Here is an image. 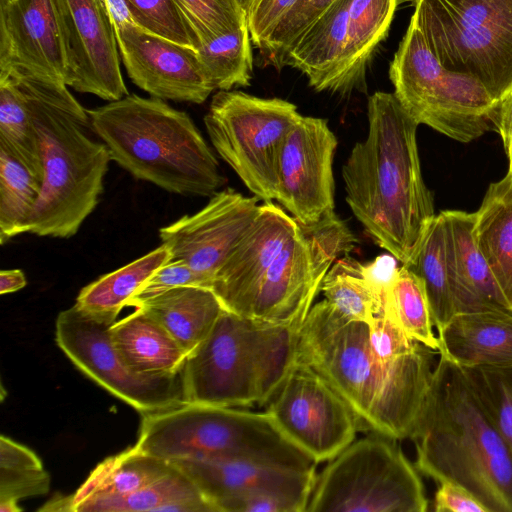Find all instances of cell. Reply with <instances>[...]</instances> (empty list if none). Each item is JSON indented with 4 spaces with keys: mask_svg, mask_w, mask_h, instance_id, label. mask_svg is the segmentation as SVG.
<instances>
[{
    "mask_svg": "<svg viewBox=\"0 0 512 512\" xmlns=\"http://www.w3.org/2000/svg\"><path fill=\"white\" fill-rule=\"evenodd\" d=\"M433 350L421 344L393 361L374 351L366 322L342 315L326 299L302 323L296 359L321 375L346 401L362 430L410 438L426 397Z\"/></svg>",
    "mask_w": 512,
    "mask_h": 512,
    "instance_id": "obj_1",
    "label": "cell"
},
{
    "mask_svg": "<svg viewBox=\"0 0 512 512\" xmlns=\"http://www.w3.org/2000/svg\"><path fill=\"white\" fill-rule=\"evenodd\" d=\"M368 133L342 167L346 201L372 239L410 265L434 218L433 198L420 167L418 123L394 93L367 102Z\"/></svg>",
    "mask_w": 512,
    "mask_h": 512,
    "instance_id": "obj_2",
    "label": "cell"
},
{
    "mask_svg": "<svg viewBox=\"0 0 512 512\" xmlns=\"http://www.w3.org/2000/svg\"><path fill=\"white\" fill-rule=\"evenodd\" d=\"M410 439L416 468L469 490L488 512H512V456L462 367L440 354Z\"/></svg>",
    "mask_w": 512,
    "mask_h": 512,
    "instance_id": "obj_3",
    "label": "cell"
},
{
    "mask_svg": "<svg viewBox=\"0 0 512 512\" xmlns=\"http://www.w3.org/2000/svg\"><path fill=\"white\" fill-rule=\"evenodd\" d=\"M0 72L24 95L41 143L44 178L28 232L70 238L99 202L109 151L65 83L13 68Z\"/></svg>",
    "mask_w": 512,
    "mask_h": 512,
    "instance_id": "obj_4",
    "label": "cell"
},
{
    "mask_svg": "<svg viewBox=\"0 0 512 512\" xmlns=\"http://www.w3.org/2000/svg\"><path fill=\"white\" fill-rule=\"evenodd\" d=\"M87 113L111 160L136 179L184 196H212L223 185L191 117L164 100L128 94Z\"/></svg>",
    "mask_w": 512,
    "mask_h": 512,
    "instance_id": "obj_5",
    "label": "cell"
},
{
    "mask_svg": "<svg viewBox=\"0 0 512 512\" xmlns=\"http://www.w3.org/2000/svg\"><path fill=\"white\" fill-rule=\"evenodd\" d=\"M299 329L224 310L182 368L186 402L265 406L296 361Z\"/></svg>",
    "mask_w": 512,
    "mask_h": 512,
    "instance_id": "obj_6",
    "label": "cell"
},
{
    "mask_svg": "<svg viewBox=\"0 0 512 512\" xmlns=\"http://www.w3.org/2000/svg\"><path fill=\"white\" fill-rule=\"evenodd\" d=\"M134 446L168 462L239 459L299 468L318 464L265 411L188 402L143 414Z\"/></svg>",
    "mask_w": 512,
    "mask_h": 512,
    "instance_id": "obj_7",
    "label": "cell"
},
{
    "mask_svg": "<svg viewBox=\"0 0 512 512\" xmlns=\"http://www.w3.org/2000/svg\"><path fill=\"white\" fill-rule=\"evenodd\" d=\"M448 70L477 78L499 102L512 90V0H399Z\"/></svg>",
    "mask_w": 512,
    "mask_h": 512,
    "instance_id": "obj_8",
    "label": "cell"
},
{
    "mask_svg": "<svg viewBox=\"0 0 512 512\" xmlns=\"http://www.w3.org/2000/svg\"><path fill=\"white\" fill-rule=\"evenodd\" d=\"M394 95L407 113L463 143L496 131L498 101L474 76L445 68L410 19L389 67Z\"/></svg>",
    "mask_w": 512,
    "mask_h": 512,
    "instance_id": "obj_9",
    "label": "cell"
},
{
    "mask_svg": "<svg viewBox=\"0 0 512 512\" xmlns=\"http://www.w3.org/2000/svg\"><path fill=\"white\" fill-rule=\"evenodd\" d=\"M424 485L396 439L372 432L316 476L306 512H425Z\"/></svg>",
    "mask_w": 512,
    "mask_h": 512,
    "instance_id": "obj_10",
    "label": "cell"
},
{
    "mask_svg": "<svg viewBox=\"0 0 512 512\" xmlns=\"http://www.w3.org/2000/svg\"><path fill=\"white\" fill-rule=\"evenodd\" d=\"M295 104L237 90L212 97L204 124L218 155L259 200H276L285 138L301 118Z\"/></svg>",
    "mask_w": 512,
    "mask_h": 512,
    "instance_id": "obj_11",
    "label": "cell"
},
{
    "mask_svg": "<svg viewBox=\"0 0 512 512\" xmlns=\"http://www.w3.org/2000/svg\"><path fill=\"white\" fill-rule=\"evenodd\" d=\"M357 238L335 213L299 223L248 302V318L301 327L332 264L348 255Z\"/></svg>",
    "mask_w": 512,
    "mask_h": 512,
    "instance_id": "obj_12",
    "label": "cell"
},
{
    "mask_svg": "<svg viewBox=\"0 0 512 512\" xmlns=\"http://www.w3.org/2000/svg\"><path fill=\"white\" fill-rule=\"evenodd\" d=\"M117 320L73 305L57 316L56 344L84 375L142 415L186 403L181 373L147 376L126 365L110 338Z\"/></svg>",
    "mask_w": 512,
    "mask_h": 512,
    "instance_id": "obj_13",
    "label": "cell"
},
{
    "mask_svg": "<svg viewBox=\"0 0 512 512\" xmlns=\"http://www.w3.org/2000/svg\"><path fill=\"white\" fill-rule=\"evenodd\" d=\"M264 407L282 434L317 463L336 457L362 430L336 390L297 359Z\"/></svg>",
    "mask_w": 512,
    "mask_h": 512,
    "instance_id": "obj_14",
    "label": "cell"
},
{
    "mask_svg": "<svg viewBox=\"0 0 512 512\" xmlns=\"http://www.w3.org/2000/svg\"><path fill=\"white\" fill-rule=\"evenodd\" d=\"M337 139L326 119L301 116L282 146L276 200L301 224L334 213Z\"/></svg>",
    "mask_w": 512,
    "mask_h": 512,
    "instance_id": "obj_15",
    "label": "cell"
},
{
    "mask_svg": "<svg viewBox=\"0 0 512 512\" xmlns=\"http://www.w3.org/2000/svg\"><path fill=\"white\" fill-rule=\"evenodd\" d=\"M67 60V86L107 101L128 95L115 29L103 0H56Z\"/></svg>",
    "mask_w": 512,
    "mask_h": 512,
    "instance_id": "obj_16",
    "label": "cell"
},
{
    "mask_svg": "<svg viewBox=\"0 0 512 512\" xmlns=\"http://www.w3.org/2000/svg\"><path fill=\"white\" fill-rule=\"evenodd\" d=\"M259 198L227 188L214 193L198 212L159 230L172 259L184 260L212 287L220 268L247 232L258 212Z\"/></svg>",
    "mask_w": 512,
    "mask_h": 512,
    "instance_id": "obj_17",
    "label": "cell"
},
{
    "mask_svg": "<svg viewBox=\"0 0 512 512\" xmlns=\"http://www.w3.org/2000/svg\"><path fill=\"white\" fill-rule=\"evenodd\" d=\"M115 34L129 78L151 97L201 104L215 90L193 48L136 24L117 27Z\"/></svg>",
    "mask_w": 512,
    "mask_h": 512,
    "instance_id": "obj_18",
    "label": "cell"
},
{
    "mask_svg": "<svg viewBox=\"0 0 512 512\" xmlns=\"http://www.w3.org/2000/svg\"><path fill=\"white\" fill-rule=\"evenodd\" d=\"M174 466L198 487L215 512L262 493H283L309 503L316 467L299 468L252 460H176Z\"/></svg>",
    "mask_w": 512,
    "mask_h": 512,
    "instance_id": "obj_19",
    "label": "cell"
},
{
    "mask_svg": "<svg viewBox=\"0 0 512 512\" xmlns=\"http://www.w3.org/2000/svg\"><path fill=\"white\" fill-rule=\"evenodd\" d=\"M8 68L67 85L68 60L56 0L0 5V69Z\"/></svg>",
    "mask_w": 512,
    "mask_h": 512,
    "instance_id": "obj_20",
    "label": "cell"
},
{
    "mask_svg": "<svg viewBox=\"0 0 512 512\" xmlns=\"http://www.w3.org/2000/svg\"><path fill=\"white\" fill-rule=\"evenodd\" d=\"M299 222L280 206L266 201L215 276L211 290L225 310L242 315L268 269Z\"/></svg>",
    "mask_w": 512,
    "mask_h": 512,
    "instance_id": "obj_21",
    "label": "cell"
},
{
    "mask_svg": "<svg viewBox=\"0 0 512 512\" xmlns=\"http://www.w3.org/2000/svg\"><path fill=\"white\" fill-rule=\"evenodd\" d=\"M441 213L447 227L450 287L455 313L512 314L511 304L474 241L475 214L459 210Z\"/></svg>",
    "mask_w": 512,
    "mask_h": 512,
    "instance_id": "obj_22",
    "label": "cell"
},
{
    "mask_svg": "<svg viewBox=\"0 0 512 512\" xmlns=\"http://www.w3.org/2000/svg\"><path fill=\"white\" fill-rule=\"evenodd\" d=\"M352 0H336L294 41L281 67L301 71L318 92L344 95L348 13Z\"/></svg>",
    "mask_w": 512,
    "mask_h": 512,
    "instance_id": "obj_23",
    "label": "cell"
},
{
    "mask_svg": "<svg viewBox=\"0 0 512 512\" xmlns=\"http://www.w3.org/2000/svg\"><path fill=\"white\" fill-rule=\"evenodd\" d=\"M437 333L439 353L460 367H512V314H456Z\"/></svg>",
    "mask_w": 512,
    "mask_h": 512,
    "instance_id": "obj_24",
    "label": "cell"
},
{
    "mask_svg": "<svg viewBox=\"0 0 512 512\" xmlns=\"http://www.w3.org/2000/svg\"><path fill=\"white\" fill-rule=\"evenodd\" d=\"M110 338L126 365L141 375L179 374L188 357L172 335L141 308L117 320Z\"/></svg>",
    "mask_w": 512,
    "mask_h": 512,
    "instance_id": "obj_25",
    "label": "cell"
},
{
    "mask_svg": "<svg viewBox=\"0 0 512 512\" xmlns=\"http://www.w3.org/2000/svg\"><path fill=\"white\" fill-rule=\"evenodd\" d=\"M159 322L191 354L209 335L225 308L209 288L181 286L134 306Z\"/></svg>",
    "mask_w": 512,
    "mask_h": 512,
    "instance_id": "obj_26",
    "label": "cell"
},
{
    "mask_svg": "<svg viewBox=\"0 0 512 512\" xmlns=\"http://www.w3.org/2000/svg\"><path fill=\"white\" fill-rule=\"evenodd\" d=\"M474 214L476 246L512 306V174L490 184Z\"/></svg>",
    "mask_w": 512,
    "mask_h": 512,
    "instance_id": "obj_27",
    "label": "cell"
},
{
    "mask_svg": "<svg viewBox=\"0 0 512 512\" xmlns=\"http://www.w3.org/2000/svg\"><path fill=\"white\" fill-rule=\"evenodd\" d=\"M200 65L215 90L250 84L253 71L251 36L247 22L221 34L212 33L183 12Z\"/></svg>",
    "mask_w": 512,
    "mask_h": 512,
    "instance_id": "obj_28",
    "label": "cell"
},
{
    "mask_svg": "<svg viewBox=\"0 0 512 512\" xmlns=\"http://www.w3.org/2000/svg\"><path fill=\"white\" fill-rule=\"evenodd\" d=\"M71 511L215 512V509L196 484L173 465L167 474L137 491L121 497L89 498L73 505Z\"/></svg>",
    "mask_w": 512,
    "mask_h": 512,
    "instance_id": "obj_29",
    "label": "cell"
},
{
    "mask_svg": "<svg viewBox=\"0 0 512 512\" xmlns=\"http://www.w3.org/2000/svg\"><path fill=\"white\" fill-rule=\"evenodd\" d=\"M173 465L135 446L99 463L72 495L73 505L94 497H121L137 491L167 474Z\"/></svg>",
    "mask_w": 512,
    "mask_h": 512,
    "instance_id": "obj_30",
    "label": "cell"
},
{
    "mask_svg": "<svg viewBox=\"0 0 512 512\" xmlns=\"http://www.w3.org/2000/svg\"><path fill=\"white\" fill-rule=\"evenodd\" d=\"M171 259L169 250L161 244L82 288L74 305L95 316L118 319L121 310L128 306L146 281Z\"/></svg>",
    "mask_w": 512,
    "mask_h": 512,
    "instance_id": "obj_31",
    "label": "cell"
},
{
    "mask_svg": "<svg viewBox=\"0 0 512 512\" xmlns=\"http://www.w3.org/2000/svg\"><path fill=\"white\" fill-rule=\"evenodd\" d=\"M399 0H352L348 13V42L344 95L365 91V73L378 44L387 36Z\"/></svg>",
    "mask_w": 512,
    "mask_h": 512,
    "instance_id": "obj_32",
    "label": "cell"
},
{
    "mask_svg": "<svg viewBox=\"0 0 512 512\" xmlns=\"http://www.w3.org/2000/svg\"><path fill=\"white\" fill-rule=\"evenodd\" d=\"M407 267L423 283L433 324L439 332L456 314L450 287L447 227L442 213L430 222L414 259Z\"/></svg>",
    "mask_w": 512,
    "mask_h": 512,
    "instance_id": "obj_33",
    "label": "cell"
},
{
    "mask_svg": "<svg viewBox=\"0 0 512 512\" xmlns=\"http://www.w3.org/2000/svg\"><path fill=\"white\" fill-rule=\"evenodd\" d=\"M0 146L43 183L41 143L24 95L6 73L0 72Z\"/></svg>",
    "mask_w": 512,
    "mask_h": 512,
    "instance_id": "obj_34",
    "label": "cell"
},
{
    "mask_svg": "<svg viewBox=\"0 0 512 512\" xmlns=\"http://www.w3.org/2000/svg\"><path fill=\"white\" fill-rule=\"evenodd\" d=\"M321 292L345 317L367 324L383 312L385 293L378 290L368 277L365 264L345 255L327 271Z\"/></svg>",
    "mask_w": 512,
    "mask_h": 512,
    "instance_id": "obj_35",
    "label": "cell"
},
{
    "mask_svg": "<svg viewBox=\"0 0 512 512\" xmlns=\"http://www.w3.org/2000/svg\"><path fill=\"white\" fill-rule=\"evenodd\" d=\"M383 312L411 339L440 351L438 336L422 281L407 266L398 267L386 288Z\"/></svg>",
    "mask_w": 512,
    "mask_h": 512,
    "instance_id": "obj_36",
    "label": "cell"
},
{
    "mask_svg": "<svg viewBox=\"0 0 512 512\" xmlns=\"http://www.w3.org/2000/svg\"><path fill=\"white\" fill-rule=\"evenodd\" d=\"M42 184L0 146V243L28 232Z\"/></svg>",
    "mask_w": 512,
    "mask_h": 512,
    "instance_id": "obj_37",
    "label": "cell"
},
{
    "mask_svg": "<svg viewBox=\"0 0 512 512\" xmlns=\"http://www.w3.org/2000/svg\"><path fill=\"white\" fill-rule=\"evenodd\" d=\"M512 456V367H462Z\"/></svg>",
    "mask_w": 512,
    "mask_h": 512,
    "instance_id": "obj_38",
    "label": "cell"
},
{
    "mask_svg": "<svg viewBox=\"0 0 512 512\" xmlns=\"http://www.w3.org/2000/svg\"><path fill=\"white\" fill-rule=\"evenodd\" d=\"M124 2L139 27L193 48L190 30L176 0H124Z\"/></svg>",
    "mask_w": 512,
    "mask_h": 512,
    "instance_id": "obj_39",
    "label": "cell"
},
{
    "mask_svg": "<svg viewBox=\"0 0 512 512\" xmlns=\"http://www.w3.org/2000/svg\"><path fill=\"white\" fill-rule=\"evenodd\" d=\"M336 0H297L278 22L261 51L275 67L294 41Z\"/></svg>",
    "mask_w": 512,
    "mask_h": 512,
    "instance_id": "obj_40",
    "label": "cell"
},
{
    "mask_svg": "<svg viewBox=\"0 0 512 512\" xmlns=\"http://www.w3.org/2000/svg\"><path fill=\"white\" fill-rule=\"evenodd\" d=\"M181 11L193 16L212 33L231 31L247 22L237 0H176Z\"/></svg>",
    "mask_w": 512,
    "mask_h": 512,
    "instance_id": "obj_41",
    "label": "cell"
},
{
    "mask_svg": "<svg viewBox=\"0 0 512 512\" xmlns=\"http://www.w3.org/2000/svg\"><path fill=\"white\" fill-rule=\"evenodd\" d=\"M181 286H199L210 288L206 279L196 273L184 260L171 259L158 269L129 301L128 306L136 304Z\"/></svg>",
    "mask_w": 512,
    "mask_h": 512,
    "instance_id": "obj_42",
    "label": "cell"
},
{
    "mask_svg": "<svg viewBox=\"0 0 512 512\" xmlns=\"http://www.w3.org/2000/svg\"><path fill=\"white\" fill-rule=\"evenodd\" d=\"M50 477L44 470L0 469V502L44 495L49 491Z\"/></svg>",
    "mask_w": 512,
    "mask_h": 512,
    "instance_id": "obj_43",
    "label": "cell"
},
{
    "mask_svg": "<svg viewBox=\"0 0 512 512\" xmlns=\"http://www.w3.org/2000/svg\"><path fill=\"white\" fill-rule=\"evenodd\" d=\"M297 0H255L247 12L251 41L262 49L266 40Z\"/></svg>",
    "mask_w": 512,
    "mask_h": 512,
    "instance_id": "obj_44",
    "label": "cell"
},
{
    "mask_svg": "<svg viewBox=\"0 0 512 512\" xmlns=\"http://www.w3.org/2000/svg\"><path fill=\"white\" fill-rule=\"evenodd\" d=\"M433 505L436 512H488L469 490L449 480L438 482Z\"/></svg>",
    "mask_w": 512,
    "mask_h": 512,
    "instance_id": "obj_45",
    "label": "cell"
},
{
    "mask_svg": "<svg viewBox=\"0 0 512 512\" xmlns=\"http://www.w3.org/2000/svg\"><path fill=\"white\" fill-rule=\"evenodd\" d=\"M0 469L41 470V459L29 448L9 437H0Z\"/></svg>",
    "mask_w": 512,
    "mask_h": 512,
    "instance_id": "obj_46",
    "label": "cell"
},
{
    "mask_svg": "<svg viewBox=\"0 0 512 512\" xmlns=\"http://www.w3.org/2000/svg\"><path fill=\"white\" fill-rule=\"evenodd\" d=\"M496 132L502 138L508 158V173L512 174V90L498 103Z\"/></svg>",
    "mask_w": 512,
    "mask_h": 512,
    "instance_id": "obj_47",
    "label": "cell"
},
{
    "mask_svg": "<svg viewBox=\"0 0 512 512\" xmlns=\"http://www.w3.org/2000/svg\"><path fill=\"white\" fill-rule=\"evenodd\" d=\"M26 278L19 269H8L0 272V294L16 292L26 286Z\"/></svg>",
    "mask_w": 512,
    "mask_h": 512,
    "instance_id": "obj_48",
    "label": "cell"
},
{
    "mask_svg": "<svg viewBox=\"0 0 512 512\" xmlns=\"http://www.w3.org/2000/svg\"><path fill=\"white\" fill-rule=\"evenodd\" d=\"M103 1L111 17L114 29L125 24H136L124 0Z\"/></svg>",
    "mask_w": 512,
    "mask_h": 512,
    "instance_id": "obj_49",
    "label": "cell"
},
{
    "mask_svg": "<svg viewBox=\"0 0 512 512\" xmlns=\"http://www.w3.org/2000/svg\"><path fill=\"white\" fill-rule=\"evenodd\" d=\"M22 508L14 501L0 502V512H19Z\"/></svg>",
    "mask_w": 512,
    "mask_h": 512,
    "instance_id": "obj_50",
    "label": "cell"
},
{
    "mask_svg": "<svg viewBox=\"0 0 512 512\" xmlns=\"http://www.w3.org/2000/svg\"><path fill=\"white\" fill-rule=\"evenodd\" d=\"M237 1L247 14L248 10L250 9V7L252 6V4L254 3L255 0H237Z\"/></svg>",
    "mask_w": 512,
    "mask_h": 512,
    "instance_id": "obj_51",
    "label": "cell"
},
{
    "mask_svg": "<svg viewBox=\"0 0 512 512\" xmlns=\"http://www.w3.org/2000/svg\"><path fill=\"white\" fill-rule=\"evenodd\" d=\"M14 0H0V5H4V4H7V3H10Z\"/></svg>",
    "mask_w": 512,
    "mask_h": 512,
    "instance_id": "obj_52",
    "label": "cell"
}]
</instances>
